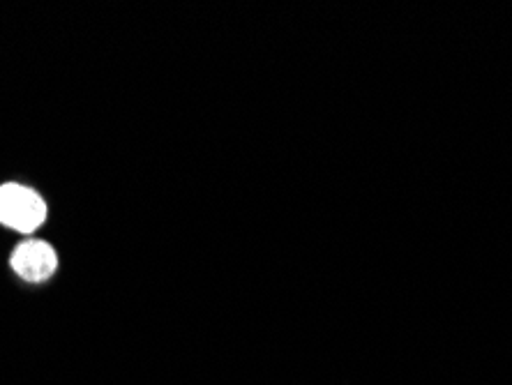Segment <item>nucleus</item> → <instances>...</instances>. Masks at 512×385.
I'll return each mask as SVG.
<instances>
[{"mask_svg": "<svg viewBox=\"0 0 512 385\" xmlns=\"http://www.w3.org/2000/svg\"><path fill=\"white\" fill-rule=\"evenodd\" d=\"M47 220L49 203L35 187L17 180L0 185V226L30 238Z\"/></svg>", "mask_w": 512, "mask_h": 385, "instance_id": "nucleus-1", "label": "nucleus"}, {"mask_svg": "<svg viewBox=\"0 0 512 385\" xmlns=\"http://www.w3.org/2000/svg\"><path fill=\"white\" fill-rule=\"evenodd\" d=\"M58 249L47 240L30 236L12 249L10 268L28 284H44L58 273Z\"/></svg>", "mask_w": 512, "mask_h": 385, "instance_id": "nucleus-2", "label": "nucleus"}]
</instances>
